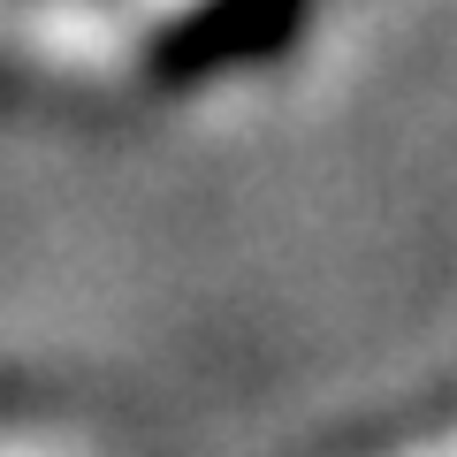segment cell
Here are the masks:
<instances>
[{"label":"cell","instance_id":"obj_1","mask_svg":"<svg viewBox=\"0 0 457 457\" xmlns=\"http://www.w3.org/2000/svg\"><path fill=\"white\" fill-rule=\"evenodd\" d=\"M297 23V0H206L198 16L176 23L168 38V69L176 77H206V69H237V62H260L290 38Z\"/></svg>","mask_w":457,"mask_h":457}]
</instances>
